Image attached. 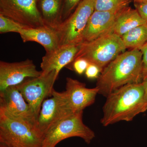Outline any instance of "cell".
Returning a JSON list of instances; mask_svg holds the SVG:
<instances>
[{"instance_id": "1", "label": "cell", "mask_w": 147, "mask_h": 147, "mask_svg": "<svg viewBox=\"0 0 147 147\" xmlns=\"http://www.w3.org/2000/svg\"><path fill=\"white\" fill-rule=\"evenodd\" d=\"M143 55L138 48L121 53L102 69L98 78V94L107 97L129 84L142 83Z\"/></svg>"}, {"instance_id": "2", "label": "cell", "mask_w": 147, "mask_h": 147, "mask_svg": "<svg viewBox=\"0 0 147 147\" xmlns=\"http://www.w3.org/2000/svg\"><path fill=\"white\" fill-rule=\"evenodd\" d=\"M144 94L142 83L127 84L112 92L102 107L100 123L106 127L121 121H130L146 112Z\"/></svg>"}, {"instance_id": "3", "label": "cell", "mask_w": 147, "mask_h": 147, "mask_svg": "<svg viewBox=\"0 0 147 147\" xmlns=\"http://www.w3.org/2000/svg\"><path fill=\"white\" fill-rule=\"evenodd\" d=\"M43 139L34 125L0 109V143L9 147H42Z\"/></svg>"}, {"instance_id": "4", "label": "cell", "mask_w": 147, "mask_h": 147, "mask_svg": "<svg viewBox=\"0 0 147 147\" xmlns=\"http://www.w3.org/2000/svg\"><path fill=\"white\" fill-rule=\"evenodd\" d=\"M126 49L120 36L114 33H108L92 41L80 43L74 60L84 59L89 63L97 66L102 71Z\"/></svg>"}, {"instance_id": "5", "label": "cell", "mask_w": 147, "mask_h": 147, "mask_svg": "<svg viewBox=\"0 0 147 147\" xmlns=\"http://www.w3.org/2000/svg\"><path fill=\"white\" fill-rule=\"evenodd\" d=\"M83 113H72L61 120L44 135L42 147H55L63 140L73 137H80L89 144L95 134L84 123Z\"/></svg>"}, {"instance_id": "6", "label": "cell", "mask_w": 147, "mask_h": 147, "mask_svg": "<svg viewBox=\"0 0 147 147\" xmlns=\"http://www.w3.org/2000/svg\"><path fill=\"white\" fill-rule=\"evenodd\" d=\"M95 0H82L73 13L55 30L61 45L79 44L89 19L94 11Z\"/></svg>"}, {"instance_id": "7", "label": "cell", "mask_w": 147, "mask_h": 147, "mask_svg": "<svg viewBox=\"0 0 147 147\" xmlns=\"http://www.w3.org/2000/svg\"><path fill=\"white\" fill-rule=\"evenodd\" d=\"M59 72L56 70L42 73L38 77L26 79L16 86L25 100L30 106L37 118L42 102L51 96L53 86Z\"/></svg>"}, {"instance_id": "8", "label": "cell", "mask_w": 147, "mask_h": 147, "mask_svg": "<svg viewBox=\"0 0 147 147\" xmlns=\"http://www.w3.org/2000/svg\"><path fill=\"white\" fill-rule=\"evenodd\" d=\"M0 14L27 28L45 26L38 9V0H0Z\"/></svg>"}, {"instance_id": "9", "label": "cell", "mask_w": 147, "mask_h": 147, "mask_svg": "<svg viewBox=\"0 0 147 147\" xmlns=\"http://www.w3.org/2000/svg\"><path fill=\"white\" fill-rule=\"evenodd\" d=\"M52 97L45 99L36 121L35 127L43 137L61 120L72 114L61 92L53 90Z\"/></svg>"}, {"instance_id": "10", "label": "cell", "mask_w": 147, "mask_h": 147, "mask_svg": "<svg viewBox=\"0 0 147 147\" xmlns=\"http://www.w3.org/2000/svg\"><path fill=\"white\" fill-rule=\"evenodd\" d=\"M42 71L37 70L33 61L27 59L17 62H0V92L16 86L26 79L38 77Z\"/></svg>"}, {"instance_id": "11", "label": "cell", "mask_w": 147, "mask_h": 147, "mask_svg": "<svg viewBox=\"0 0 147 147\" xmlns=\"http://www.w3.org/2000/svg\"><path fill=\"white\" fill-rule=\"evenodd\" d=\"M66 81V90L61 93L72 113L84 111L94 103L98 92L96 87L87 88L84 83L70 77Z\"/></svg>"}, {"instance_id": "12", "label": "cell", "mask_w": 147, "mask_h": 147, "mask_svg": "<svg viewBox=\"0 0 147 147\" xmlns=\"http://www.w3.org/2000/svg\"><path fill=\"white\" fill-rule=\"evenodd\" d=\"M0 109L35 126L36 116L16 86L9 87L0 92Z\"/></svg>"}, {"instance_id": "13", "label": "cell", "mask_w": 147, "mask_h": 147, "mask_svg": "<svg viewBox=\"0 0 147 147\" xmlns=\"http://www.w3.org/2000/svg\"><path fill=\"white\" fill-rule=\"evenodd\" d=\"M121 11H110L94 10L89 19L83 32L82 42L92 41L106 34L112 32L116 18Z\"/></svg>"}, {"instance_id": "14", "label": "cell", "mask_w": 147, "mask_h": 147, "mask_svg": "<svg viewBox=\"0 0 147 147\" xmlns=\"http://www.w3.org/2000/svg\"><path fill=\"white\" fill-rule=\"evenodd\" d=\"M80 44L61 45L57 49L46 53L40 63L42 73L55 70L59 73L61 69L74 60L79 51Z\"/></svg>"}, {"instance_id": "15", "label": "cell", "mask_w": 147, "mask_h": 147, "mask_svg": "<svg viewBox=\"0 0 147 147\" xmlns=\"http://www.w3.org/2000/svg\"><path fill=\"white\" fill-rule=\"evenodd\" d=\"M24 42L34 41L39 43L49 53L60 46L59 40L56 31L48 27L25 28L19 33Z\"/></svg>"}, {"instance_id": "16", "label": "cell", "mask_w": 147, "mask_h": 147, "mask_svg": "<svg viewBox=\"0 0 147 147\" xmlns=\"http://www.w3.org/2000/svg\"><path fill=\"white\" fill-rule=\"evenodd\" d=\"M147 24L136 9L128 6L122 10L117 16L112 32L121 37L134 28Z\"/></svg>"}, {"instance_id": "17", "label": "cell", "mask_w": 147, "mask_h": 147, "mask_svg": "<svg viewBox=\"0 0 147 147\" xmlns=\"http://www.w3.org/2000/svg\"><path fill=\"white\" fill-rule=\"evenodd\" d=\"M63 0H38V7L46 26L55 30L62 23Z\"/></svg>"}, {"instance_id": "18", "label": "cell", "mask_w": 147, "mask_h": 147, "mask_svg": "<svg viewBox=\"0 0 147 147\" xmlns=\"http://www.w3.org/2000/svg\"><path fill=\"white\" fill-rule=\"evenodd\" d=\"M121 37L126 48L139 49L147 42V24L134 28Z\"/></svg>"}, {"instance_id": "19", "label": "cell", "mask_w": 147, "mask_h": 147, "mask_svg": "<svg viewBox=\"0 0 147 147\" xmlns=\"http://www.w3.org/2000/svg\"><path fill=\"white\" fill-rule=\"evenodd\" d=\"M131 0H95L94 10L119 11L129 6Z\"/></svg>"}, {"instance_id": "20", "label": "cell", "mask_w": 147, "mask_h": 147, "mask_svg": "<svg viewBox=\"0 0 147 147\" xmlns=\"http://www.w3.org/2000/svg\"><path fill=\"white\" fill-rule=\"evenodd\" d=\"M27 27L17 23L12 19L0 14V33L15 32L19 34Z\"/></svg>"}, {"instance_id": "21", "label": "cell", "mask_w": 147, "mask_h": 147, "mask_svg": "<svg viewBox=\"0 0 147 147\" xmlns=\"http://www.w3.org/2000/svg\"><path fill=\"white\" fill-rule=\"evenodd\" d=\"M82 0H63L62 9V20L64 21L68 18L72 11L82 2Z\"/></svg>"}, {"instance_id": "22", "label": "cell", "mask_w": 147, "mask_h": 147, "mask_svg": "<svg viewBox=\"0 0 147 147\" xmlns=\"http://www.w3.org/2000/svg\"><path fill=\"white\" fill-rule=\"evenodd\" d=\"M89 63L86 60L83 59H79L75 60L68 66L70 69H72L78 74H83L86 70Z\"/></svg>"}, {"instance_id": "23", "label": "cell", "mask_w": 147, "mask_h": 147, "mask_svg": "<svg viewBox=\"0 0 147 147\" xmlns=\"http://www.w3.org/2000/svg\"><path fill=\"white\" fill-rule=\"evenodd\" d=\"M101 72L100 69L93 64L89 63L86 70L85 71V74L89 79H98Z\"/></svg>"}, {"instance_id": "24", "label": "cell", "mask_w": 147, "mask_h": 147, "mask_svg": "<svg viewBox=\"0 0 147 147\" xmlns=\"http://www.w3.org/2000/svg\"><path fill=\"white\" fill-rule=\"evenodd\" d=\"M135 9L147 23V2H134Z\"/></svg>"}, {"instance_id": "25", "label": "cell", "mask_w": 147, "mask_h": 147, "mask_svg": "<svg viewBox=\"0 0 147 147\" xmlns=\"http://www.w3.org/2000/svg\"><path fill=\"white\" fill-rule=\"evenodd\" d=\"M139 50L142 52L143 55V73H142V79L143 76L147 71V42L142 47H139Z\"/></svg>"}, {"instance_id": "26", "label": "cell", "mask_w": 147, "mask_h": 147, "mask_svg": "<svg viewBox=\"0 0 147 147\" xmlns=\"http://www.w3.org/2000/svg\"><path fill=\"white\" fill-rule=\"evenodd\" d=\"M144 86V102L145 107L147 110V82H142Z\"/></svg>"}, {"instance_id": "27", "label": "cell", "mask_w": 147, "mask_h": 147, "mask_svg": "<svg viewBox=\"0 0 147 147\" xmlns=\"http://www.w3.org/2000/svg\"><path fill=\"white\" fill-rule=\"evenodd\" d=\"M143 82H147V71L143 76Z\"/></svg>"}, {"instance_id": "28", "label": "cell", "mask_w": 147, "mask_h": 147, "mask_svg": "<svg viewBox=\"0 0 147 147\" xmlns=\"http://www.w3.org/2000/svg\"><path fill=\"white\" fill-rule=\"evenodd\" d=\"M0 147H9L7 146L6 145L4 144H1V143H0Z\"/></svg>"}, {"instance_id": "29", "label": "cell", "mask_w": 147, "mask_h": 147, "mask_svg": "<svg viewBox=\"0 0 147 147\" xmlns=\"http://www.w3.org/2000/svg\"><path fill=\"white\" fill-rule=\"evenodd\" d=\"M146 1V0H134V2H143Z\"/></svg>"}, {"instance_id": "30", "label": "cell", "mask_w": 147, "mask_h": 147, "mask_svg": "<svg viewBox=\"0 0 147 147\" xmlns=\"http://www.w3.org/2000/svg\"><path fill=\"white\" fill-rule=\"evenodd\" d=\"M147 1V0H146V1Z\"/></svg>"}]
</instances>
